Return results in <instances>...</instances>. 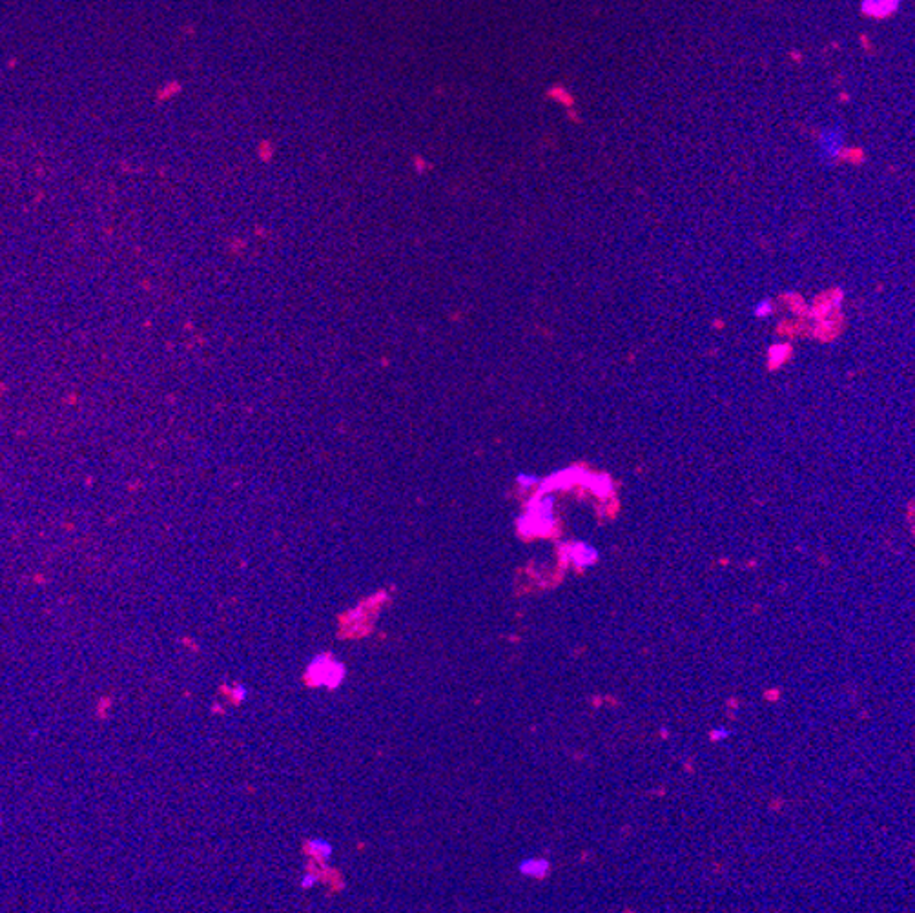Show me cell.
Wrapping results in <instances>:
<instances>
[{
	"instance_id": "obj_1",
	"label": "cell",
	"mask_w": 915,
	"mask_h": 913,
	"mask_svg": "<svg viewBox=\"0 0 915 913\" xmlns=\"http://www.w3.org/2000/svg\"><path fill=\"white\" fill-rule=\"evenodd\" d=\"M305 678L308 686H312V688H326L334 691V689H337L345 682L347 667H345L343 662H339L332 655L319 653V655L312 656L310 662H308Z\"/></svg>"
},
{
	"instance_id": "obj_2",
	"label": "cell",
	"mask_w": 915,
	"mask_h": 913,
	"mask_svg": "<svg viewBox=\"0 0 915 913\" xmlns=\"http://www.w3.org/2000/svg\"><path fill=\"white\" fill-rule=\"evenodd\" d=\"M846 146V133L841 126L822 128L817 135V153L822 161H835Z\"/></svg>"
},
{
	"instance_id": "obj_3",
	"label": "cell",
	"mask_w": 915,
	"mask_h": 913,
	"mask_svg": "<svg viewBox=\"0 0 915 913\" xmlns=\"http://www.w3.org/2000/svg\"><path fill=\"white\" fill-rule=\"evenodd\" d=\"M901 0H863L861 11L864 16L872 19H886L899 10Z\"/></svg>"
},
{
	"instance_id": "obj_4",
	"label": "cell",
	"mask_w": 915,
	"mask_h": 913,
	"mask_svg": "<svg viewBox=\"0 0 915 913\" xmlns=\"http://www.w3.org/2000/svg\"><path fill=\"white\" fill-rule=\"evenodd\" d=\"M569 560L578 567V569H585V567L596 563V560H598V551H596L595 547H591L589 543H584V541L573 543V545L569 547Z\"/></svg>"
},
{
	"instance_id": "obj_5",
	"label": "cell",
	"mask_w": 915,
	"mask_h": 913,
	"mask_svg": "<svg viewBox=\"0 0 915 913\" xmlns=\"http://www.w3.org/2000/svg\"><path fill=\"white\" fill-rule=\"evenodd\" d=\"M520 875L529 877V879H543L551 871V864L543 857H527L518 864Z\"/></svg>"
},
{
	"instance_id": "obj_6",
	"label": "cell",
	"mask_w": 915,
	"mask_h": 913,
	"mask_svg": "<svg viewBox=\"0 0 915 913\" xmlns=\"http://www.w3.org/2000/svg\"><path fill=\"white\" fill-rule=\"evenodd\" d=\"M306 850L310 853L317 862H328L334 855V846H332L330 840L323 839V837H314L306 842Z\"/></svg>"
},
{
	"instance_id": "obj_7",
	"label": "cell",
	"mask_w": 915,
	"mask_h": 913,
	"mask_svg": "<svg viewBox=\"0 0 915 913\" xmlns=\"http://www.w3.org/2000/svg\"><path fill=\"white\" fill-rule=\"evenodd\" d=\"M317 882H319V877H317L316 873H312V871H306V873H303V877H301L300 884L303 890H312V888L317 886Z\"/></svg>"
},
{
	"instance_id": "obj_8",
	"label": "cell",
	"mask_w": 915,
	"mask_h": 913,
	"mask_svg": "<svg viewBox=\"0 0 915 913\" xmlns=\"http://www.w3.org/2000/svg\"><path fill=\"white\" fill-rule=\"evenodd\" d=\"M248 695H250V691H248L247 686H242V684H236L234 689H231V698H234L237 703L245 702L248 698Z\"/></svg>"
},
{
	"instance_id": "obj_9",
	"label": "cell",
	"mask_w": 915,
	"mask_h": 913,
	"mask_svg": "<svg viewBox=\"0 0 915 913\" xmlns=\"http://www.w3.org/2000/svg\"><path fill=\"white\" fill-rule=\"evenodd\" d=\"M732 735V731L726 730V728H716V730L711 731V739L715 740V742H722V740L730 739Z\"/></svg>"
}]
</instances>
